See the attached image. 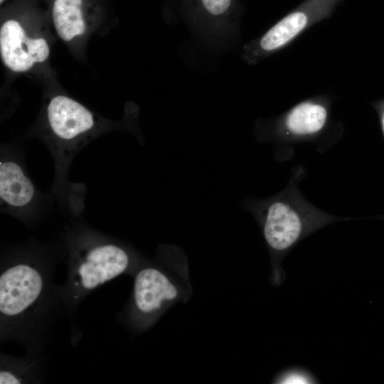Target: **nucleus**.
<instances>
[{"instance_id": "11", "label": "nucleus", "mask_w": 384, "mask_h": 384, "mask_svg": "<svg viewBox=\"0 0 384 384\" xmlns=\"http://www.w3.org/2000/svg\"><path fill=\"white\" fill-rule=\"evenodd\" d=\"M43 380L42 363L39 357L18 358L1 353L0 383H38Z\"/></svg>"}, {"instance_id": "14", "label": "nucleus", "mask_w": 384, "mask_h": 384, "mask_svg": "<svg viewBox=\"0 0 384 384\" xmlns=\"http://www.w3.org/2000/svg\"><path fill=\"white\" fill-rule=\"evenodd\" d=\"M383 129H384V117H383Z\"/></svg>"}, {"instance_id": "8", "label": "nucleus", "mask_w": 384, "mask_h": 384, "mask_svg": "<svg viewBox=\"0 0 384 384\" xmlns=\"http://www.w3.org/2000/svg\"><path fill=\"white\" fill-rule=\"evenodd\" d=\"M263 231L269 246L274 251L284 252L301 238L303 225L289 206L275 202L268 208Z\"/></svg>"}, {"instance_id": "3", "label": "nucleus", "mask_w": 384, "mask_h": 384, "mask_svg": "<svg viewBox=\"0 0 384 384\" xmlns=\"http://www.w3.org/2000/svg\"><path fill=\"white\" fill-rule=\"evenodd\" d=\"M181 11L206 45L220 50L233 43L240 20L239 0H181Z\"/></svg>"}, {"instance_id": "4", "label": "nucleus", "mask_w": 384, "mask_h": 384, "mask_svg": "<svg viewBox=\"0 0 384 384\" xmlns=\"http://www.w3.org/2000/svg\"><path fill=\"white\" fill-rule=\"evenodd\" d=\"M338 0H309L271 27L257 42L244 48L242 58L254 62L261 55L274 52L292 41L311 19L327 14Z\"/></svg>"}, {"instance_id": "5", "label": "nucleus", "mask_w": 384, "mask_h": 384, "mask_svg": "<svg viewBox=\"0 0 384 384\" xmlns=\"http://www.w3.org/2000/svg\"><path fill=\"white\" fill-rule=\"evenodd\" d=\"M0 53L3 63L11 70L25 72L35 63L49 56V46L44 38H30L16 18L6 20L0 29Z\"/></svg>"}, {"instance_id": "7", "label": "nucleus", "mask_w": 384, "mask_h": 384, "mask_svg": "<svg viewBox=\"0 0 384 384\" xmlns=\"http://www.w3.org/2000/svg\"><path fill=\"white\" fill-rule=\"evenodd\" d=\"M177 294L175 286L156 268L145 267L136 274L133 305L141 314L156 313L165 301L174 299Z\"/></svg>"}, {"instance_id": "13", "label": "nucleus", "mask_w": 384, "mask_h": 384, "mask_svg": "<svg viewBox=\"0 0 384 384\" xmlns=\"http://www.w3.org/2000/svg\"><path fill=\"white\" fill-rule=\"evenodd\" d=\"M279 383H316L317 380L306 370L294 368L286 371L277 380Z\"/></svg>"}, {"instance_id": "10", "label": "nucleus", "mask_w": 384, "mask_h": 384, "mask_svg": "<svg viewBox=\"0 0 384 384\" xmlns=\"http://www.w3.org/2000/svg\"><path fill=\"white\" fill-rule=\"evenodd\" d=\"M35 194V188L22 168L16 162H0V198L8 206L21 208L28 205Z\"/></svg>"}, {"instance_id": "9", "label": "nucleus", "mask_w": 384, "mask_h": 384, "mask_svg": "<svg viewBox=\"0 0 384 384\" xmlns=\"http://www.w3.org/2000/svg\"><path fill=\"white\" fill-rule=\"evenodd\" d=\"M102 6L101 0H50V14L59 37L69 41L86 28L87 11Z\"/></svg>"}, {"instance_id": "12", "label": "nucleus", "mask_w": 384, "mask_h": 384, "mask_svg": "<svg viewBox=\"0 0 384 384\" xmlns=\"http://www.w3.org/2000/svg\"><path fill=\"white\" fill-rule=\"evenodd\" d=\"M326 116V110L321 105L304 102L297 105L290 112L286 124L293 133L299 134L314 133L323 127Z\"/></svg>"}, {"instance_id": "6", "label": "nucleus", "mask_w": 384, "mask_h": 384, "mask_svg": "<svg viewBox=\"0 0 384 384\" xmlns=\"http://www.w3.org/2000/svg\"><path fill=\"white\" fill-rule=\"evenodd\" d=\"M48 123L59 139L71 141L94 126L92 114L77 101L64 96L54 97L47 109Z\"/></svg>"}, {"instance_id": "2", "label": "nucleus", "mask_w": 384, "mask_h": 384, "mask_svg": "<svg viewBox=\"0 0 384 384\" xmlns=\"http://www.w3.org/2000/svg\"><path fill=\"white\" fill-rule=\"evenodd\" d=\"M130 265L128 252L105 240H85L70 247L68 277L59 293L69 316L92 291L124 274Z\"/></svg>"}, {"instance_id": "1", "label": "nucleus", "mask_w": 384, "mask_h": 384, "mask_svg": "<svg viewBox=\"0 0 384 384\" xmlns=\"http://www.w3.org/2000/svg\"><path fill=\"white\" fill-rule=\"evenodd\" d=\"M50 262L20 255L1 265V342L20 343L28 356L40 357L52 327L65 309Z\"/></svg>"}]
</instances>
